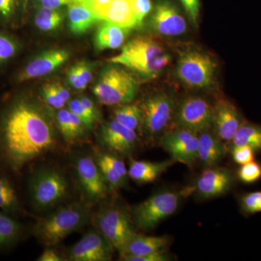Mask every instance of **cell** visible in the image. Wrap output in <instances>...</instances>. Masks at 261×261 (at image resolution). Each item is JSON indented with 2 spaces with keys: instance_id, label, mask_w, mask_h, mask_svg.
Instances as JSON below:
<instances>
[{
  "instance_id": "6da1fadb",
  "label": "cell",
  "mask_w": 261,
  "mask_h": 261,
  "mask_svg": "<svg viewBox=\"0 0 261 261\" xmlns=\"http://www.w3.org/2000/svg\"><path fill=\"white\" fill-rule=\"evenodd\" d=\"M56 130L42 105L29 96H17L0 113V159L18 173L56 147Z\"/></svg>"
},
{
  "instance_id": "7a4b0ae2",
  "label": "cell",
  "mask_w": 261,
  "mask_h": 261,
  "mask_svg": "<svg viewBox=\"0 0 261 261\" xmlns=\"http://www.w3.org/2000/svg\"><path fill=\"white\" fill-rule=\"evenodd\" d=\"M109 62L123 65L142 80H151L168 68L171 56L153 38L137 37L125 44L121 53Z\"/></svg>"
},
{
  "instance_id": "3957f363",
  "label": "cell",
  "mask_w": 261,
  "mask_h": 261,
  "mask_svg": "<svg viewBox=\"0 0 261 261\" xmlns=\"http://www.w3.org/2000/svg\"><path fill=\"white\" fill-rule=\"evenodd\" d=\"M89 219L88 204L71 202L38 220L33 227V233L44 246H56L70 233L83 228Z\"/></svg>"
},
{
  "instance_id": "277c9868",
  "label": "cell",
  "mask_w": 261,
  "mask_h": 261,
  "mask_svg": "<svg viewBox=\"0 0 261 261\" xmlns=\"http://www.w3.org/2000/svg\"><path fill=\"white\" fill-rule=\"evenodd\" d=\"M138 79L123 65L110 63L99 73L93 87L97 100L105 106L132 102L138 92Z\"/></svg>"
},
{
  "instance_id": "5b68a950",
  "label": "cell",
  "mask_w": 261,
  "mask_h": 261,
  "mask_svg": "<svg viewBox=\"0 0 261 261\" xmlns=\"http://www.w3.org/2000/svg\"><path fill=\"white\" fill-rule=\"evenodd\" d=\"M69 192L64 173L55 168L38 170L29 182V195L34 208L50 210L61 204Z\"/></svg>"
},
{
  "instance_id": "8992f818",
  "label": "cell",
  "mask_w": 261,
  "mask_h": 261,
  "mask_svg": "<svg viewBox=\"0 0 261 261\" xmlns=\"http://www.w3.org/2000/svg\"><path fill=\"white\" fill-rule=\"evenodd\" d=\"M181 195V192L170 190L159 192L134 206L130 216L135 227L144 231L153 229L176 212Z\"/></svg>"
},
{
  "instance_id": "52a82bcc",
  "label": "cell",
  "mask_w": 261,
  "mask_h": 261,
  "mask_svg": "<svg viewBox=\"0 0 261 261\" xmlns=\"http://www.w3.org/2000/svg\"><path fill=\"white\" fill-rule=\"evenodd\" d=\"M217 68L210 55L197 49H190L179 55L176 74L190 88L208 89L214 85Z\"/></svg>"
},
{
  "instance_id": "ba28073f",
  "label": "cell",
  "mask_w": 261,
  "mask_h": 261,
  "mask_svg": "<svg viewBox=\"0 0 261 261\" xmlns=\"http://www.w3.org/2000/svg\"><path fill=\"white\" fill-rule=\"evenodd\" d=\"M93 222L96 229L118 251L137 233L130 214L119 206L101 207L94 214Z\"/></svg>"
},
{
  "instance_id": "9c48e42d",
  "label": "cell",
  "mask_w": 261,
  "mask_h": 261,
  "mask_svg": "<svg viewBox=\"0 0 261 261\" xmlns=\"http://www.w3.org/2000/svg\"><path fill=\"white\" fill-rule=\"evenodd\" d=\"M74 167L77 181L87 203H97L104 200L110 188L94 157L80 156L75 160Z\"/></svg>"
},
{
  "instance_id": "30bf717a",
  "label": "cell",
  "mask_w": 261,
  "mask_h": 261,
  "mask_svg": "<svg viewBox=\"0 0 261 261\" xmlns=\"http://www.w3.org/2000/svg\"><path fill=\"white\" fill-rule=\"evenodd\" d=\"M214 108L205 99L197 96L187 97L177 111V122L182 128L199 134L213 126Z\"/></svg>"
},
{
  "instance_id": "8fae6325",
  "label": "cell",
  "mask_w": 261,
  "mask_h": 261,
  "mask_svg": "<svg viewBox=\"0 0 261 261\" xmlns=\"http://www.w3.org/2000/svg\"><path fill=\"white\" fill-rule=\"evenodd\" d=\"M142 110V127L147 135L155 136L161 133L171 120L174 102L166 93L152 94L141 106Z\"/></svg>"
},
{
  "instance_id": "7c38bea8",
  "label": "cell",
  "mask_w": 261,
  "mask_h": 261,
  "mask_svg": "<svg viewBox=\"0 0 261 261\" xmlns=\"http://www.w3.org/2000/svg\"><path fill=\"white\" fill-rule=\"evenodd\" d=\"M149 15V27L155 34L164 37H178L186 32L185 18L170 0H160Z\"/></svg>"
},
{
  "instance_id": "4fadbf2b",
  "label": "cell",
  "mask_w": 261,
  "mask_h": 261,
  "mask_svg": "<svg viewBox=\"0 0 261 261\" xmlns=\"http://www.w3.org/2000/svg\"><path fill=\"white\" fill-rule=\"evenodd\" d=\"M114 249L97 229L84 235L67 252V258L71 261H109Z\"/></svg>"
},
{
  "instance_id": "5bb4252c",
  "label": "cell",
  "mask_w": 261,
  "mask_h": 261,
  "mask_svg": "<svg viewBox=\"0 0 261 261\" xmlns=\"http://www.w3.org/2000/svg\"><path fill=\"white\" fill-rule=\"evenodd\" d=\"M161 143L173 161L191 165L198 159V135L191 130L181 128L168 132L161 138Z\"/></svg>"
},
{
  "instance_id": "9a60e30c",
  "label": "cell",
  "mask_w": 261,
  "mask_h": 261,
  "mask_svg": "<svg viewBox=\"0 0 261 261\" xmlns=\"http://www.w3.org/2000/svg\"><path fill=\"white\" fill-rule=\"evenodd\" d=\"M69 51L65 49H51L44 51L29 61L16 75L18 83L36 80L50 74L69 59Z\"/></svg>"
},
{
  "instance_id": "2e32d148",
  "label": "cell",
  "mask_w": 261,
  "mask_h": 261,
  "mask_svg": "<svg viewBox=\"0 0 261 261\" xmlns=\"http://www.w3.org/2000/svg\"><path fill=\"white\" fill-rule=\"evenodd\" d=\"M99 141L107 152L128 155L136 149L138 139L135 130L113 119L102 124L99 130Z\"/></svg>"
},
{
  "instance_id": "e0dca14e",
  "label": "cell",
  "mask_w": 261,
  "mask_h": 261,
  "mask_svg": "<svg viewBox=\"0 0 261 261\" xmlns=\"http://www.w3.org/2000/svg\"><path fill=\"white\" fill-rule=\"evenodd\" d=\"M233 176L226 168H207L196 182L197 194L203 199H211L226 193L233 184Z\"/></svg>"
},
{
  "instance_id": "ac0fdd59",
  "label": "cell",
  "mask_w": 261,
  "mask_h": 261,
  "mask_svg": "<svg viewBox=\"0 0 261 261\" xmlns=\"http://www.w3.org/2000/svg\"><path fill=\"white\" fill-rule=\"evenodd\" d=\"M243 122L238 108L229 101L222 99L215 106L213 125L221 140L232 141Z\"/></svg>"
},
{
  "instance_id": "d6986e66",
  "label": "cell",
  "mask_w": 261,
  "mask_h": 261,
  "mask_svg": "<svg viewBox=\"0 0 261 261\" xmlns=\"http://www.w3.org/2000/svg\"><path fill=\"white\" fill-rule=\"evenodd\" d=\"M170 242L168 236H142L137 233L118 252L121 257L140 256L166 250Z\"/></svg>"
},
{
  "instance_id": "ffe728a7",
  "label": "cell",
  "mask_w": 261,
  "mask_h": 261,
  "mask_svg": "<svg viewBox=\"0 0 261 261\" xmlns=\"http://www.w3.org/2000/svg\"><path fill=\"white\" fill-rule=\"evenodd\" d=\"M99 18L125 28H137L132 0H111L101 12Z\"/></svg>"
},
{
  "instance_id": "44dd1931",
  "label": "cell",
  "mask_w": 261,
  "mask_h": 261,
  "mask_svg": "<svg viewBox=\"0 0 261 261\" xmlns=\"http://www.w3.org/2000/svg\"><path fill=\"white\" fill-rule=\"evenodd\" d=\"M130 30L132 29L104 21L98 27L94 34V48L98 51H102L123 47Z\"/></svg>"
},
{
  "instance_id": "7402d4cb",
  "label": "cell",
  "mask_w": 261,
  "mask_h": 261,
  "mask_svg": "<svg viewBox=\"0 0 261 261\" xmlns=\"http://www.w3.org/2000/svg\"><path fill=\"white\" fill-rule=\"evenodd\" d=\"M67 17L70 32L75 35H82L89 32L100 20L93 10L79 1L67 6Z\"/></svg>"
},
{
  "instance_id": "603a6c76",
  "label": "cell",
  "mask_w": 261,
  "mask_h": 261,
  "mask_svg": "<svg viewBox=\"0 0 261 261\" xmlns=\"http://www.w3.org/2000/svg\"><path fill=\"white\" fill-rule=\"evenodd\" d=\"M198 138V159L206 167H214L224 157V144L217 135L207 130L199 134Z\"/></svg>"
},
{
  "instance_id": "cb8c5ba5",
  "label": "cell",
  "mask_w": 261,
  "mask_h": 261,
  "mask_svg": "<svg viewBox=\"0 0 261 261\" xmlns=\"http://www.w3.org/2000/svg\"><path fill=\"white\" fill-rule=\"evenodd\" d=\"M173 162L169 160L161 162L132 161L128 170V177L138 183H151L172 166Z\"/></svg>"
},
{
  "instance_id": "d4e9b609",
  "label": "cell",
  "mask_w": 261,
  "mask_h": 261,
  "mask_svg": "<svg viewBox=\"0 0 261 261\" xmlns=\"http://www.w3.org/2000/svg\"><path fill=\"white\" fill-rule=\"evenodd\" d=\"M28 0H0V25L17 28L23 23Z\"/></svg>"
},
{
  "instance_id": "484cf974",
  "label": "cell",
  "mask_w": 261,
  "mask_h": 261,
  "mask_svg": "<svg viewBox=\"0 0 261 261\" xmlns=\"http://www.w3.org/2000/svg\"><path fill=\"white\" fill-rule=\"evenodd\" d=\"M24 228L13 216L0 211V249L16 245L23 238Z\"/></svg>"
},
{
  "instance_id": "4316f807",
  "label": "cell",
  "mask_w": 261,
  "mask_h": 261,
  "mask_svg": "<svg viewBox=\"0 0 261 261\" xmlns=\"http://www.w3.org/2000/svg\"><path fill=\"white\" fill-rule=\"evenodd\" d=\"M34 10V23L39 31L53 32L61 28L65 19V13L62 8H36Z\"/></svg>"
},
{
  "instance_id": "83f0119b",
  "label": "cell",
  "mask_w": 261,
  "mask_h": 261,
  "mask_svg": "<svg viewBox=\"0 0 261 261\" xmlns=\"http://www.w3.org/2000/svg\"><path fill=\"white\" fill-rule=\"evenodd\" d=\"M113 120L133 130L142 126V110L141 106L130 102L120 105L113 112Z\"/></svg>"
},
{
  "instance_id": "f1b7e54d",
  "label": "cell",
  "mask_w": 261,
  "mask_h": 261,
  "mask_svg": "<svg viewBox=\"0 0 261 261\" xmlns=\"http://www.w3.org/2000/svg\"><path fill=\"white\" fill-rule=\"evenodd\" d=\"M233 146H247L255 152L261 151V126L243 122L232 140Z\"/></svg>"
},
{
  "instance_id": "f546056e",
  "label": "cell",
  "mask_w": 261,
  "mask_h": 261,
  "mask_svg": "<svg viewBox=\"0 0 261 261\" xmlns=\"http://www.w3.org/2000/svg\"><path fill=\"white\" fill-rule=\"evenodd\" d=\"M0 211L13 216L21 211L18 194L9 180L0 175Z\"/></svg>"
},
{
  "instance_id": "4dcf8cb0",
  "label": "cell",
  "mask_w": 261,
  "mask_h": 261,
  "mask_svg": "<svg viewBox=\"0 0 261 261\" xmlns=\"http://www.w3.org/2000/svg\"><path fill=\"white\" fill-rule=\"evenodd\" d=\"M21 44L8 33L0 32V66H3L18 56Z\"/></svg>"
},
{
  "instance_id": "1f68e13d",
  "label": "cell",
  "mask_w": 261,
  "mask_h": 261,
  "mask_svg": "<svg viewBox=\"0 0 261 261\" xmlns=\"http://www.w3.org/2000/svg\"><path fill=\"white\" fill-rule=\"evenodd\" d=\"M94 159L99 166L103 177L107 182L110 190H118L126 185L127 180L125 179L111 165L101 158L97 152L94 154Z\"/></svg>"
},
{
  "instance_id": "d6a6232c",
  "label": "cell",
  "mask_w": 261,
  "mask_h": 261,
  "mask_svg": "<svg viewBox=\"0 0 261 261\" xmlns=\"http://www.w3.org/2000/svg\"><path fill=\"white\" fill-rule=\"evenodd\" d=\"M56 125L58 129L61 132L64 140L68 143H74L75 142L74 136H73V128H72L71 118L69 110L62 108L57 111L56 118Z\"/></svg>"
},
{
  "instance_id": "836d02e7",
  "label": "cell",
  "mask_w": 261,
  "mask_h": 261,
  "mask_svg": "<svg viewBox=\"0 0 261 261\" xmlns=\"http://www.w3.org/2000/svg\"><path fill=\"white\" fill-rule=\"evenodd\" d=\"M239 179L245 184H253L261 178V164L255 161L242 165L238 171Z\"/></svg>"
},
{
  "instance_id": "e575fe53",
  "label": "cell",
  "mask_w": 261,
  "mask_h": 261,
  "mask_svg": "<svg viewBox=\"0 0 261 261\" xmlns=\"http://www.w3.org/2000/svg\"><path fill=\"white\" fill-rule=\"evenodd\" d=\"M240 206L243 212L247 214L261 213V192L244 194L240 198Z\"/></svg>"
},
{
  "instance_id": "d590c367",
  "label": "cell",
  "mask_w": 261,
  "mask_h": 261,
  "mask_svg": "<svg viewBox=\"0 0 261 261\" xmlns=\"http://www.w3.org/2000/svg\"><path fill=\"white\" fill-rule=\"evenodd\" d=\"M68 109L70 112L74 113L75 116H78L89 130L92 129L94 125L97 122L94 119L93 117L91 116L87 110L82 106L80 99H71L68 102Z\"/></svg>"
},
{
  "instance_id": "8d00e7d4",
  "label": "cell",
  "mask_w": 261,
  "mask_h": 261,
  "mask_svg": "<svg viewBox=\"0 0 261 261\" xmlns=\"http://www.w3.org/2000/svg\"><path fill=\"white\" fill-rule=\"evenodd\" d=\"M41 94L46 105L56 111L64 108L66 105V103L62 100L59 96L57 94L51 84H47L43 86Z\"/></svg>"
},
{
  "instance_id": "74e56055",
  "label": "cell",
  "mask_w": 261,
  "mask_h": 261,
  "mask_svg": "<svg viewBox=\"0 0 261 261\" xmlns=\"http://www.w3.org/2000/svg\"><path fill=\"white\" fill-rule=\"evenodd\" d=\"M134 11L137 19V28H140L144 24V20L152 11V6L151 0H132Z\"/></svg>"
},
{
  "instance_id": "f35d334b",
  "label": "cell",
  "mask_w": 261,
  "mask_h": 261,
  "mask_svg": "<svg viewBox=\"0 0 261 261\" xmlns=\"http://www.w3.org/2000/svg\"><path fill=\"white\" fill-rule=\"evenodd\" d=\"M254 153L255 151L247 146H233L231 150L233 161L240 166L253 161Z\"/></svg>"
},
{
  "instance_id": "ab89813d",
  "label": "cell",
  "mask_w": 261,
  "mask_h": 261,
  "mask_svg": "<svg viewBox=\"0 0 261 261\" xmlns=\"http://www.w3.org/2000/svg\"><path fill=\"white\" fill-rule=\"evenodd\" d=\"M190 21L194 25H198L200 18V0H180Z\"/></svg>"
},
{
  "instance_id": "60d3db41",
  "label": "cell",
  "mask_w": 261,
  "mask_h": 261,
  "mask_svg": "<svg viewBox=\"0 0 261 261\" xmlns=\"http://www.w3.org/2000/svg\"><path fill=\"white\" fill-rule=\"evenodd\" d=\"M77 0H28V7L32 8H46L51 9H58L64 6H68L70 3Z\"/></svg>"
},
{
  "instance_id": "b9f144b4",
  "label": "cell",
  "mask_w": 261,
  "mask_h": 261,
  "mask_svg": "<svg viewBox=\"0 0 261 261\" xmlns=\"http://www.w3.org/2000/svg\"><path fill=\"white\" fill-rule=\"evenodd\" d=\"M122 260L125 261H167L170 260L169 255L166 250L140 255V256H127L121 257Z\"/></svg>"
},
{
  "instance_id": "7bdbcfd3",
  "label": "cell",
  "mask_w": 261,
  "mask_h": 261,
  "mask_svg": "<svg viewBox=\"0 0 261 261\" xmlns=\"http://www.w3.org/2000/svg\"><path fill=\"white\" fill-rule=\"evenodd\" d=\"M66 80L69 86L75 90L82 91L87 88V85L80 80L75 65L70 67L67 71Z\"/></svg>"
},
{
  "instance_id": "ee69618b",
  "label": "cell",
  "mask_w": 261,
  "mask_h": 261,
  "mask_svg": "<svg viewBox=\"0 0 261 261\" xmlns=\"http://www.w3.org/2000/svg\"><path fill=\"white\" fill-rule=\"evenodd\" d=\"M75 65L80 80L88 86L92 81V66L85 61L79 62Z\"/></svg>"
},
{
  "instance_id": "f6af8a7d",
  "label": "cell",
  "mask_w": 261,
  "mask_h": 261,
  "mask_svg": "<svg viewBox=\"0 0 261 261\" xmlns=\"http://www.w3.org/2000/svg\"><path fill=\"white\" fill-rule=\"evenodd\" d=\"M79 99H80L82 106L90 113L91 116L93 117L96 122L100 121V113L98 111L97 106L94 104L93 100L91 98L87 97V96H82Z\"/></svg>"
},
{
  "instance_id": "bcb514c9",
  "label": "cell",
  "mask_w": 261,
  "mask_h": 261,
  "mask_svg": "<svg viewBox=\"0 0 261 261\" xmlns=\"http://www.w3.org/2000/svg\"><path fill=\"white\" fill-rule=\"evenodd\" d=\"M65 259L62 257L58 252L51 247H47L45 250L41 254L40 256L38 257L39 261H63Z\"/></svg>"
},
{
  "instance_id": "7dc6e473",
  "label": "cell",
  "mask_w": 261,
  "mask_h": 261,
  "mask_svg": "<svg viewBox=\"0 0 261 261\" xmlns=\"http://www.w3.org/2000/svg\"><path fill=\"white\" fill-rule=\"evenodd\" d=\"M53 84V88L57 94L59 96L62 100L64 101L65 103H68L70 101V94L69 91L64 86L62 85L61 84L58 83H51Z\"/></svg>"
}]
</instances>
